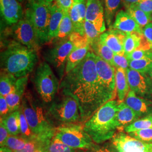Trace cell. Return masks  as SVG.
Returning <instances> with one entry per match:
<instances>
[{
	"instance_id": "6da1fadb",
	"label": "cell",
	"mask_w": 152,
	"mask_h": 152,
	"mask_svg": "<svg viewBox=\"0 0 152 152\" xmlns=\"http://www.w3.org/2000/svg\"><path fill=\"white\" fill-rule=\"evenodd\" d=\"M96 55L90 50L72 71L66 74L59 89L74 98L78 105L81 122H86L104 104L112 100L99 80Z\"/></svg>"
},
{
	"instance_id": "7a4b0ae2",
	"label": "cell",
	"mask_w": 152,
	"mask_h": 152,
	"mask_svg": "<svg viewBox=\"0 0 152 152\" xmlns=\"http://www.w3.org/2000/svg\"><path fill=\"white\" fill-rule=\"evenodd\" d=\"M37 60L36 50L12 41L1 53V71L11 74L17 79L26 77L33 71Z\"/></svg>"
},
{
	"instance_id": "3957f363",
	"label": "cell",
	"mask_w": 152,
	"mask_h": 152,
	"mask_svg": "<svg viewBox=\"0 0 152 152\" xmlns=\"http://www.w3.org/2000/svg\"><path fill=\"white\" fill-rule=\"evenodd\" d=\"M120 102L109 100L84 124V130L96 144L103 143L112 139L116 130V114Z\"/></svg>"
},
{
	"instance_id": "277c9868",
	"label": "cell",
	"mask_w": 152,
	"mask_h": 152,
	"mask_svg": "<svg viewBox=\"0 0 152 152\" xmlns=\"http://www.w3.org/2000/svg\"><path fill=\"white\" fill-rule=\"evenodd\" d=\"M21 107L30 129L35 135L54 137L56 127L54 123L31 92L27 91L24 94Z\"/></svg>"
},
{
	"instance_id": "5b68a950",
	"label": "cell",
	"mask_w": 152,
	"mask_h": 152,
	"mask_svg": "<svg viewBox=\"0 0 152 152\" xmlns=\"http://www.w3.org/2000/svg\"><path fill=\"white\" fill-rule=\"evenodd\" d=\"M47 113L53 123L60 125L81 122L80 111L77 101L63 92L52 102Z\"/></svg>"
},
{
	"instance_id": "8992f818",
	"label": "cell",
	"mask_w": 152,
	"mask_h": 152,
	"mask_svg": "<svg viewBox=\"0 0 152 152\" xmlns=\"http://www.w3.org/2000/svg\"><path fill=\"white\" fill-rule=\"evenodd\" d=\"M51 4L41 0H28L25 10L24 17L32 24L41 45L48 43Z\"/></svg>"
},
{
	"instance_id": "52a82bcc",
	"label": "cell",
	"mask_w": 152,
	"mask_h": 152,
	"mask_svg": "<svg viewBox=\"0 0 152 152\" xmlns=\"http://www.w3.org/2000/svg\"><path fill=\"white\" fill-rule=\"evenodd\" d=\"M84 125L71 123L56 127L55 137L74 149L89 150L97 145L84 130Z\"/></svg>"
},
{
	"instance_id": "ba28073f",
	"label": "cell",
	"mask_w": 152,
	"mask_h": 152,
	"mask_svg": "<svg viewBox=\"0 0 152 152\" xmlns=\"http://www.w3.org/2000/svg\"><path fill=\"white\" fill-rule=\"evenodd\" d=\"M34 83L40 98L47 103L54 100L60 88L58 78L46 62H42L38 65L34 75Z\"/></svg>"
},
{
	"instance_id": "9c48e42d",
	"label": "cell",
	"mask_w": 152,
	"mask_h": 152,
	"mask_svg": "<svg viewBox=\"0 0 152 152\" xmlns=\"http://www.w3.org/2000/svg\"><path fill=\"white\" fill-rule=\"evenodd\" d=\"M73 49V45L68 38L58 41L53 47L48 49L44 54L45 59L54 68L60 81L65 76L67 59Z\"/></svg>"
},
{
	"instance_id": "30bf717a",
	"label": "cell",
	"mask_w": 152,
	"mask_h": 152,
	"mask_svg": "<svg viewBox=\"0 0 152 152\" xmlns=\"http://www.w3.org/2000/svg\"><path fill=\"white\" fill-rule=\"evenodd\" d=\"M14 40L29 49L38 51L41 46L37 33L32 24L26 17H23L8 30Z\"/></svg>"
},
{
	"instance_id": "8fae6325",
	"label": "cell",
	"mask_w": 152,
	"mask_h": 152,
	"mask_svg": "<svg viewBox=\"0 0 152 152\" xmlns=\"http://www.w3.org/2000/svg\"><path fill=\"white\" fill-rule=\"evenodd\" d=\"M112 144L117 152H152V142L139 140L123 132L115 134Z\"/></svg>"
},
{
	"instance_id": "7c38bea8",
	"label": "cell",
	"mask_w": 152,
	"mask_h": 152,
	"mask_svg": "<svg viewBox=\"0 0 152 152\" xmlns=\"http://www.w3.org/2000/svg\"><path fill=\"white\" fill-rule=\"evenodd\" d=\"M129 85L131 90L141 98H149L152 95V82L147 73L132 69H126Z\"/></svg>"
},
{
	"instance_id": "4fadbf2b",
	"label": "cell",
	"mask_w": 152,
	"mask_h": 152,
	"mask_svg": "<svg viewBox=\"0 0 152 152\" xmlns=\"http://www.w3.org/2000/svg\"><path fill=\"white\" fill-rule=\"evenodd\" d=\"M96 66L99 80L112 99L115 95V68L96 55Z\"/></svg>"
},
{
	"instance_id": "5bb4252c",
	"label": "cell",
	"mask_w": 152,
	"mask_h": 152,
	"mask_svg": "<svg viewBox=\"0 0 152 152\" xmlns=\"http://www.w3.org/2000/svg\"><path fill=\"white\" fill-rule=\"evenodd\" d=\"M85 20L93 23L100 34L105 32L104 7L101 0H87Z\"/></svg>"
},
{
	"instance_id": "9a60e30c",
	"label": "cell",
	"mask_w": 152,
	"mask_h": 152,
	"mask_svg": "<svg viewBox=\"0 0 152 152\" xmlns=\"http://www.w3.org/2000/svg\"><path fill=\"white\" fill-rule=\"evenodd\" d=\"M1 15L9 26H12L23 18L22 6L17 0H0Z\"/></svg>"
},
{
	"instance_id": "2e32d148",
	"label": "cell",
	"mask_w": 152,
	"mask_h": 152,
	"mask_svg": "<svg viewBox=\"0 0 152 152\" xmlns=\"http://www.w3.org/2000/svg\"><path fill=\"white\" fill-rule=\"evenodd\" d=\"M126 37V33L110 28L107 32L100 35V39L113 51L114 54L125 55L124 45Z\"/></svg>"
},
{
	"instance_id": "e0dca14e",
	"label": "cell",
	"mask_w": 152,
	"mask_h": 152,
	"mask_svg": "<svg viewBox=\"0 0 152 152\" xmlns=\"http://www.w3.org/2000/svg\"><path fill=\"white\" fill-rule=\"evenodd\" d=\"M87 0H73L69 14L73 26L74 32L85 36L84 23L86 19Z\"/></svg>"
},
{
	"instance_id": "ac0fdd59",
	"label": "cell",
	"mask_w": 152,
	"mask_h": 152,
	"mask_svg": "<svg viewBox=\"0 0 152 152\" xmlns=\"http://www.w3.org/2000/svg\"><path fill=\"white\" fill-rule=\"evenodd\" d=\"M111 28L126 33L137 32L142 34V29L128 12L122 10L116 14L114 23Z\"/></svg>"
},
{
	"instance_id": "d6986e66",
	"label": "cell",
	"mask_w": 152,
	"mask_h": 152,
	"mask_svg": "<svg viewBox=\"0 0 152 152\" xmlns=\"http://www.w3.org/2000/svg\"><path fill=\"white\" fill-rule=\"evenodd\" d=\"M28 77L18 78L14 90L6 96V101L9 107V113L19 110L22 104V99L24 95L25 90L27 85Z\"/></svg>"
},
{
	"instance_id": "ffe728a7",
	"label": "cell",
	"mask_w": 152,
	"mask_h": 152,
	"mask_svg": "<svg viewBox=\"0 0 152 152\" xmlns=\"http://www.w3.org/2000/svg\"><path fill=\"white\" fill-rule=\"evenodd\" d=\"M139 118V115L125 102L120 103L116 114L117 130L119 132H122L126 126L131 125Z\"/></svg>"
},
{
	"instance_id": "44dd1931",
	"label": "cell",
	"mask_w": 152,
	"mask_h": 152,
	"mask_svg": "<svg viewBox=\"0 0 152 152\" xmlns=\"http://www.w3.org/2000/svg\"><path fill=\"white\" fill-rule=\"evenodd\" d=\"M64 12L53 1L50 6V18L48 28V43L52 42L57 37L59 28Z\"/></svg>"
},
{
	"instance_id": "7402d4cb",
	"label": "cell",
	"mask_w": 152,
	"mask_h": 152,
	"mask_svg": "<svg viewBox=\"0 0 152 152\" xmlns=\"http://www.w3.org/2000/svg\"><path fill=\"white\" fill-rule=\"evenodd\" d=\"M125 103L130 108L132 109L136 114L140 117L147 115L149 112V104L146 100L137 96L134 91L130 90L125 98Z\"/></svg>"
},
{
	"instance_id": "603a6c76",
	"label": "cell",
	"mask_w": 152,
	"mask_h": 152,
	"mask_svg": "<svg viewBox=\"0 0 152 152\" xmlns=\"http://www.w3.org/2000/svg\"><path fill=\"white\" fill-rule=\"evenodd\" d=\"M115 88L120 103L124 102L129 92V85L127 81L126 70L121 68H115Z\"/></svg>"
},
{
	"instance_id": "cb8c5ba5",
	"label": "cell",
	"mask_w": 152,
	"mask_h": 152,
	"mask_svg": "<svg viewBox=\"0 0 152 152\" xmlns=\"http://www.w3.org/2000/svg\"><path fill=\"white\" fill-rule=\"evenodd\" d=\"M90 50V46L78 49L74 48L67 59L65 66V75L72 71L80 63H81Z\"/></svg>"
},
{
	"instance_id": "d4e9b609",
	"label": "cell",
	"mask_w": 152,
	"mask_h": 152,
	"mask_svg": "<svg viewBox=\"0 0 152 152\" xmlns=\"http://www.w3.org/2000/svg\"><path fill=\"white\" fill-rule=\"evenodd\" d=\"M90 46L91 51L95 54L113 66L114 53L108 46L100 41V38L91 44Z\"/></svg>"
},
{
	"instance_id": "484cf974",
	"label": "cell",
	"mask_w": 152,
	"mask_h": 152,
	"mask_svg": "<svg viewBox=\"0 0 152 152\" xmlns=\"http://www.w3.org/2000/svg\"><path fill=\"white\" fill-rule=\"evenodd\" d=\"M19 115L20 110L19 109L8 114L4 118H1L10 135H18L20 134Z\"/></svg>"
},
{
	"instance_id": "4316f807",
	"label": "cell",
	"mask_w": 152,
	"mask_h": 152,
	"mask_svg": "<svg viewBox=\"0 0 152 152\" xmlns=\"http://www.w3.org/2000/svg\"><path fill=\"white\" fill-rule=\"evenodd\" d=\"M17 78L15 76L7 73L5 71H1L0 77V95L6 97L11 92H13L15 88Z\"/></svg>"
},
{
	"instance_id": "83f0119b",
	"label": "cell",
	"mask_w": 152,
	"mask_h": 152,
	"mask_svg": "<svg viewBox=\"0 0 152 152\" xmlns=\"http://www.w3.org/2000/svg\"><path fill=\"white\" fill-rule=\"evenodd\" d=\"M126 10V12L133 18L142 29H143L148 24L151 22L152 23V15L142 11L135 5L131 6Z\"/></svg>"
},
{
	"instance_id": "f1b7e54d",
	"label": "cell",
	"mask_w": 152,
	"mask_h": 152,
	"mask_svg": "<svg viewBox=\"0 0 152 152\" xmlns=\"http://www.w3.org/2000/svg\"><path fill=\"white\" fill-rule=\"evenodd\" d=\"M122 0H104L105 22L109 28L112 26L114 17L120 8Z\"/></svg>"
},
{
	"instance_id": "f546056e",
	"label": "cell",
	"mask_w": 152,
	"mask_h": 152,
	"mask_svg": "<svg viewBox=\"0 0 152 152\" xmlns=\"http://www.w3.org/2000/svg\"><path fill=\"white\" fill-rule=\"evenodd\" d=\"M142 34L137 32L126 33L124 45L126 56L130 54L133 51L139 48L141 45Z\"/></svg>"
},
{
	"instance_id": "4dcf8cb0",
	"label": "cell",
	"mask_w": 152,
	"mask_h": 152,
	"mask_svg": "<svg viewBox=\"0 0 152 152\" xmlns=\"http://www.w3.org/2000/svg\"><path fill=\"white\" fill-rule=\"evenodd\" d=\"M74 32L73 23L69 13H64L63 18L60 23L56 40H63L69 38L72 33Z\"/></svg>"
},
{
	"instance_id": "1f68e13d",
	"label": "cell",
	"mask_w": 152,
	"mask_h": 152,
	"mask_svg": "<svg viewBox=\"0 0 152 152\" xmlns=\"http://www.w3.org/2000/svg\"><path fill=\"white\" fill-rule=\"evenodd\" d=\"M129 68L142 73H148L152 67V55L140 60H129Z\"/></svg>"
},
{
	"instance_id": "d6a6232c",
	"label": "cell",
	"mask_w": 152,
	"mask_h": 152,
	"mask_svg": "<svg viewBox=\"0 0 152 152\" xmlns=\"http://www.w3.org/2000/svg\"><path fill=\"white\" fill-rule=\"evenodd\" d=\"M152 128V115H148L143 118L136 120L131 125L126 126L124 129L126 132H131L142 129Z\"/></svg>"
},
{
	"instance_id": "836d02e7",
	"label": "cell",
	"mask_w": 152,
	"mask_h": 152,
	"mask_svg": "<svg viewBox=\"0 0 152 152\" xmlns=\"http://www.w3.org/2000/svg\"><path fill=\"white\" fill-rule=\"evenodd\" d=\"M46 151L47 152H77L76 149L66 145L55 136L50 142Z\"/></svg>"
},
{
	"instance_id": "e575fe53",
	"label": "cell",
	"mask_w": 152,
	"mask_h": 152,
	"mask_svg": "<svg viewBox=\"0 0 152 152\" xmlns=\"http://www.w3.org/2000/svg\"><path fill=\"white\" fill-rule=\"evenodd\" d=\"M20 135L24 138L26 139L28 141L33 139L36 135H35L31 130L30 127L28 125L27 119L25 117V115L23 113V109L20 106Z\"/></svg>"
},
{
	"instance_id": "d590c367",
	"label": "cell",
	"mask_w": 152,
	"mask_h": 152,
	"mask_svg": "<svg viewBox=\"0 0 152 152\" xmlns=\"http://www.w3.org/2000/svg\"><path fill=\"white\" fill-rule=\"evenodd\" d=\"M27 142V140L21 135H10L6 141L5 146L13 151H20L26 145Z\"/></svg>"
},
{
	"instance_id": "8d00e7d4",
	"label": "cell",
	"mask_w": 152,
	"mask_h": 152,
	"mask_svg": "<svg viewBox=\"0 0 152 152\" xmlns=\"http://www.w3.org/2000/svg\"><path fill=\"white\" fill-rule=\"evenodd\" d=\"M84 32L90 45L97 41L102 34L99 32L93 23L87 20H85L84 23Z\"/></svg>"
},
{
	"instance_id": "74e56055",
	"label": "cell",
	"mask_w": 152,
	"mask_h": 152,
	"mask_svg": "<svg viewBox=\"0 0 152 152\" xmlns=\"http://www.w3.org/2000/svg\"><path fill=\"white\" fill-rule=\"evenodd\" d=\"M69 39L74 46V48H83L90 46L89 42L86 36L82 35L80 33L73 32L69 37Z\"/></svg>"
},
{
	"instance_id": "f35d334b",
	"label": "cell",
	"mask_w": 152,
	"mask_h": 152,
	"mask_svg": "<svg viewBox=\"0 0 152 152\" xmlns=\"http://www.w3.org/2000/svg\"><path fill=\"white\" fill-rule=\"evenodd\" d=\"M134 138L145 142H152V128L142 129L129 133Z\"/></svg>"
},
{
	"instance_id": "ab89813d",
	"label": "cell",
	"mask_w": 152,
	"mask_h": 152,
	"mask_svg": "<svg viewBox=\"0 0 152 152\" xmlns=\"http://www.w3.org/2000/svg\"><path fill=\"white\" fill-rule=\"evenodd\" d=\"M152 55V51L139 48L126 56L129 60H136L147 58Z\"/></svg>"
},
{
	"instance_id": "60d3db41",
	"label": "cell",
	"mask_w": 152,
	"mask_h": 152,
	"mask_svg": "<svg viewBox=\"0 0 152 152\" xmlns=\"http://www.w3.org/2000/svg\"><path fill=\"white\" fill-rule=\"evenodd\" d=\"M113 66L115 68H121L126 70L129 68V60L126 55L114 54L113 57Z\"/></svg>"
},
{
	"instance_id": "b9f144b4",
	"label": "cell",
	"mask_w": 152,
	"mask_h": 152,
	"mask_svg": "<svg viewBox=\"0 0 152 152\" xmlns=\"http://www.w3.org/2000/svg\"><path fill=\"white\" fill-rule=\"evenodd\" d=\"M135 5L142 11L152 15V0H139Z\"/></svg>"
},
{
	"instance_id": "7bdbcfd3",
	"label": "cell",
	"mask_w": 152,
	"mask_h": 152,
	"mask_svg": "<svg viewBox=\"0 0 152 152\" xmlns=\"http://www.w3.org/2000/svg\"><path fill=\"white\" fill-rule=\"evenodd\" d=\"M53 1L64 13H69L73 4V0H54Z\"/></svg>"
},
{
	"instance_id": "ee69618b",
	"label": "cell",
	"mask_w": 152,
	"mask_h": 152,
	"mask_svg": "<svg viewBox=\"0 0 152 152\" xmlns=\"http://www.w3.org/2000/svg\"><path fill=\"white\" fill-rule=\"evenodd\" d=\"M115 148L112 145H110L109 144H105L103 146L96 145V147L93 148L91 149L86 150L84 152H115Z\"/></svg>"
},
{
	"instance_id": "f6af8a7d",
	"label": "cell",
	"mask_w": 152,
	"mask_h": 152,
	"mask_svg": "<svg viewBox=\"0 0 152 152\" xmlns=\"http://www.w3.org/2000/svg\"><path fill=\"white\" fill-rule=\"evenodd\" d=\"M9 114V107L5 96H0V114L1 118H4Z\"/></svg>"
},
{
	"instance_id": "bcb514c9",
	"label": "cell",
	"mask_w": 152,
	"mask_h": 152,
	"mask_svg": "<svg viewBox=\"0 0 152 152\" xmlns=\"http://www.w3.org/2000/svg\"><path fill=\"white\" fill-rule=\"evenodd\" d=\"M10 136L9 132L6 128L5 126L1 121L0 123V145L1 147H5L6 141Z\"/></svg>"
},
{
	"instance_id": "7dc6e473",
	"label": "cell",
	"mask_w": 152,
	"mask_h": 152,
	"mask_svg": "<svg viewBox=\"0 0 152 152\" xmlns=\"http://www.w3.org/2000/svg\"><path fill=\"white\" fill-rule=\"evenodd\" d=\"M142 34L152 51V23L148 24L142 29Z\"/></svg>"
},
{
	"instance_id": "c3c4849f",
	"label": "cell",
	"mask_w": 152,
	"mask_h": 152,
	"mask_svg": "<svg viewBox=\"0 0 152 152\" xmlns=\"http://www.w3.org/2000/svg\"><path fill=\"white\" fill-rule=\"evenodd\" d=\"M139 1V0H122V2L123 3L126 9L129 8L131 6L136 5Z\"/></svg>"
},
{
	"instance_id": "681fc988",
	"label": "cell",
	"mask_w": 152,
	"mask_h": 152,
	"mask_svg": "<svg viewBox=\"0 0 152 152\" xmlns=\"http://www.w3.org/2000/svg\"><path fill=\"white\" fill-rule=\"evenodd\" d=\"M0 152H14V151L9 148L5 146V147H1Z\"/></svg>"
},
{
	"instance_id": "f907efd6",
	"label": "cell",
	"mask_w": 152,
	"mask_h": 152,
	"mask_svg": "<svg viewBox=\"0 0 152 152\" xmlns=\"http://www.w3.org/2000/svg\"><path fill=\"white\" fill-rule=\"evenodd\" d=\"M148 73L149 76L150 77V78H151V81H152V68L150 69V71H149V72H148Z\"/></svg>"
},
{
	"instance_id": "816d5d0a",
	"label": "cell",
	"mask_w": 152,
	"mask_h": 152,
	"mask_svg": "<svg viewBox=\"0 0 152 152\" xmlns=\"http://www.w3.org/2000/svg\"><path fill=\"white\" fill-rule=\"evenodd\" d=\"M34 152H47L45 149H38L37 151H35Z\"/></svg>"
},
{
	"instance_id": "f5cc1de1",
	"label": "cell",
	"mask_w": 152,
	"mask_h": 152,
	"mask_svg": "<svg viewBox=\"0 0 152 152\" xmlns=\"http://www.w3.org/2000/svg\"><path fill=\"white\" fill-rule=\"evenodd\" d=\"M41 1H45V2H48V3L51 4V3H52L53 2L54 0H41Z\"/></svg>"
},
{
	"instance_id": "db71d44e",
	"label": "cell",
	"mask_w": 152,
	"mask_h": 152,
	"mask_svg": "<svg viewBox=\"0 0 152 152\" xmlns=\"http://www.w3.org/2000/svg\"><path fill=\"white\" fill-rule=\"evenodd\" d=\"M17 1H18L19 2H23V1H24V0H17Z\"/></svg>"
}]
</instances>
